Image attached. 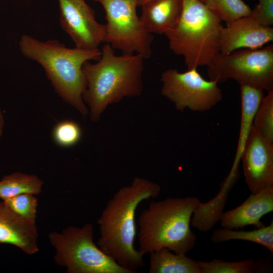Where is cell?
<instances>
[{
    "mask_svg": "<svg viewBox=\"0 0 273 273\" xmlns=\"http://www.w3.org/2000/svg\"><path fill=\"white\" fill-rule=\"evenodd\" d=\"M161 186L135 177L120 188L107 202L97 223L100 237L97 245L122 267L134 273L145 265L144 255L134 246L135 211L144 200L157 197Z\"/></svg>",
    "mask_w": 273,
    "mask_h": 273,
    "instance_id": "cell-1",
    "label": "cell"
},
{
    "mask_svg": "<svg viewBox=\"0 0 273 273\" xmlns=\"http://www.w3.org/2000/svg\"><path fill=\"white\" fill-rule=\"evenodd\" d=\"M113 49L106 43L97 63L87 61L83 65L86 88L82 97L93 121L99 119L108 105L140 96L142 91L145 58L138 54L117 56Z\"/></svg>",
    "mask_w": 273,
    "mask_h": 273,
    "instance_id": "cell-2",
    "label": "cell"
},
{
    "mask_svg": "<svg viewBox=\"0 0 273 273\" xmlns=\"http://www.w3.org/2000/svg\"><path fill=\"white\" fill-rule=\"evenodd\" d=\"M19 46L25 57L43 67L58 95L86 116L88 112L82 97L86 88L83 65L87 61H98L101 51L69 48L57 39L43 41L28 35L22 36Z\"/></svg>",
    "mask_w": 273,
    "mask_h": 273,
    "instance_id": "cell-3",
    "label": "cell"
},
{
    "mask_svg": "<svg viewBox=\"0 0 273 273\" xmlns=\"http://www.w3.org/2000/svg\"><path fill=\"white\" fill-rule=\"evenodd\" d=\"M200 202L194 196L152 201L139 217V251L144 256L166 248L186 255L196 244L191 221Z\"/></svg>",
    "mask_w": 273,
    "mask_h": 273,
    "instance_id": "cell-4",
    "label": "cell"
},
{
    "mask_svg": "<svg viewBox=\"0 0 273 273\" xmlns=\"http://www.w3.org/2000/svg\"><path fill=\"white\" fill-rule=\"evenodd\" d=\"M221 22L199 0H183L178 20L164 35L171 50L183 57L188 69L207 66L220 53Z\"/></svg>",
    "mask_w": 273,
    "mask_h": 273,
    "instance_id": "cell-5",
    "label": "cell"
},
{
    "mask_svg": "<svg viewBox=\"0 0 273 273\" xmlns=\"http://www.w3.org/2000/svg\"><path fill=\"white\" fill-rule=\"evenodd\" d=\"M56 250L55 261L68 273H134L117 263L94 241V226H70L49 235Z\"/></svg>",
    "mask_w": 273,
    "mask_h": 273,
    "instance_id": "cell-6",
    "label": "cell"
},
{
    "mask_svg": "<svg viewBox=\"0 0 273 273\" xmlns=\"http://www.w3.org/2000/svg\"><path fill=\"white\" fill-rule=\"evenodd\" d=\"M210 80L218 83L230 79L269 92L273 90V45L219 53L207 66Z\"/></svg>",
    "mask_w": 273,
    "mask_h": 273,
    "instance_id": "cell-7",
    "label": "cell"
},
{
    "mask_svg": "<svg viewBox=\"0 0 273 273\" xmlns=\"http://www.w3.org/2000/svg\"><path fill=\"white\" fill-rule=\"evenodd\" d=\"M106 13L104 42L123 54H138L145 59L152 54V34L144 26L136 12L138 0H94Z\"/></svg>",
    "mask_w": 273,
    "mask_h": 273,
    "instance_id": "cell-8",
    "label": "cell"
},
{
    "mask_svg": "<svg viewBox=\"0 0 273 273\" xmlns=\"http://www.w3.org/2000/svg\"><path fill=\"white\" fill-rule=\"evenodd\" d=\"M179 72L169 69L161 75V94L173 102L176 108L184 111L204 112L218 104L222 98L221 89L214 80L204 78L197 70Z\"/></svg>",
    "mask_w": 273,
    "mask_h": 273,
    "instance_id": "cell-9",
    "label": "cell"
},
{
    "mask_svg": "<svg viewBox=\"0 0 273 273\" xmlns=\"http://www.w3.org/2000/svg\"><path fill=\"white\" fill-rule=\"evenodd\" d=\"M60 22L75 47L96 50L104 42L106 28L96 20L94 11L84 0H58Z\"/></svg>",
    "mask_w": 273,
    "mask_h": 273,
    "instance_id": "cell-10",
    "label": "cell"
},
{
    "mask_svg": "<svg viewBox=\"0 0 273 273\" xmlns=\"http://www.w3.org/2000/svg\"><path fill=\"white\" fill-rule=\"evenodd\" d=\"M241 161L251 193L273 186V143L262 137L253 126Z\"/></svg>",
    "mask_w": 273,
    "mask_h": 273,
    "instance_id": "cell-11",
    "label": "cell"
},
{
    "mask_svg": "<svg viewBox=\"0 0 273 273\" xmlns=\"http://www.w3.org/2000/svg\"><path fill=\"white\" fill-rule=\"evenodd\" d=\"M272 40V27L262 26L249 16H245L222 27L219 37L220 53L228 54L242 49H259Z\"/></svg>",
    "mask_w": 273,
    "mask_h": 273,
    "instance_id": "cell-12",
    "label": "cell"
},
{
    "mask_svg": "<svg viewBox=\"0 0 273 273\" xmlns=\"http://www.w3.org/2000/svg\"><path fill=\"white\" fill-rule=\"evenodd\" d=\"M273 211V186L256 193H251L241 205L222 212L219 221L223 228L239 229L253 225L257 228L264 226L261 218Z\"/></svg>",
    "mask_w": 273,
    "mask_h": 273,
    "instance_id": "cell-13",
    "label": "cell"
},
{
    "mask_svg": "<svg viewBox=\"0 0 273 273\" xmlns=\"http://www.w3.org/2000/svg\"><path fill=\"white\" fill-rule=\"evenodd\" d=\"M35 222L21 219L0 202V243L13 245L32 255L38 251Z\"/></svg>",
    "mask_w": 273,
    "mask_h": 273,
    "instance_id": "cell-14",
    "label": "cell"
},
{
    "mask_svg": "<svg viewBox=\"0 0 273 273\" xmlns=\"http://www.w3.org/2000/svg\"><path fill=\"white\" fill-rule=\"evenodd\" d=\"M183 0H151L142 7L140 20L149 33L164 34L178 20Z\"/></svg>",
    "mask_w": 273,
    "mask_h": 273,
    "instance_id": "cell-15",
    "label": "cell"
},
{
    "mask_svg": "<svg viewBox=\"0 0 273 273\" xmlns=\"http://www.w3.org/2000/svg\"><path fill=\"white\" fill-rule=\"evenodd\" d=\"M241 117L238 146L233 166L228 176L238 177L239 164L251 130L256 111L264 97L263 90L247 85H240Z\"/></svg>",
    "mask_w": 273,
    "mask_h": 273,
    "instance_id": "cell-16",
    "label": "cell"
},
{
    "mask_svg": "<svg viewBox=\"0 0 273 273\" xmlns=\"http://www.w3.org/2000/svg\"><path fill=\"white\" fill-rule=\"evenodd\" d=\"M149 273H201L197 261L161 248L149 253Z\"/></svg>",
    "mask_w": 273,
    "mask_h": 273,
    "instance_id": "cell-17",
    "label": "cell"
},
{
    "mask_svg": "<svg viewBox=\"0 0 273 273\" xmlns=\"http://www.w3.org/2000/svg\"><path fill=\"white\" fill-rule=\"evenodd\" d=\"M214 244L238 240L251 242L266 248L273 254V221L267 226H263L251 231H236L229 229L215 230L211 236Z\"/></svg>",
    "mask_w": 273,
    "mask_h": 273,
    "instance_id": "cell-18",
    "label": "cell"
},
{
    "mask_svg": "<svg viewBox=\"0 0 273 273\" xmlns=\"http://www.w3.org/2000/svg\"><path fill=\"white\" fill-rule=\"evenodd\" d=\"M42 184V180L33 174L15 172L5 175L0 180V198L4 201L23 194L38 195Z\"/></svg>",
    "mask_w": 273,
    "mask_h": 273,
    "instance_id": "cell-19",
    "label": "cell"
},
{
    "mask_svg": "<svg viewBox=\"0 0 273 273\" xmlns=\"http://www.w3.org/2000/svg\"><path fill=\"white\" fill-rule=\"evenodd\" d=\"M201 273H252L266 270L263 262L248 259L240 261H226L214 259L210 261H197Z\"/></svg>",
    "mask_w": 273,
    "mask_h": 273,
    "instance_id": "cell-20",
    "label": "cell"
},
{
    "mask_svg": "<svg viewBox=\"0 0 273 273\" xmlns=\"http://www.w3.org/2000/svg\"><path fill=\"white\" fill-rule=\"evenodd\" d=\"M205 4L226 24L249 16L251 11L250 7L242 0H206Z\"/></svg>",
    "mask_w": 273,
    "mask_h": 273,
    "instance_id": "cell-21",
    "label": "cell"
},
{
    "mask_svg": "<svg viewBox=\"0 0 273 273\" xmlns=\"http://www.w3.org/2000/svg\"><path fill=\"white\" fill-rule=\"evenodd\" d=\"M252 126L262 137L273 143V90L263 97L255 114Z\"/></svg>",
    "mask_w": 273,
    "mask_h": 273,
    "instance_id": "cell-22",
    "label": "cell"
},
{
    "mask_svg": "<svg viewBox=\"0 0 273 273\" xmlns=\"http://www.w3.org/2000/svg\"><path fill=\"white\" fill-rule=\"evenodd\" d=\"M7 210L23 220L35 222L37 200L34 195L23 194L3 201Z\"/></svg>",
    "mask_w": 273,
    "mask_h": 273,
    "instance_id": "cell-23",
    "label": "cell"
},
{
    "mask_svg": "<svg viewBox=\"0 0 273 273\" xmlns=\"http://www.w3.org/2000/svg\"><path fill=\"white\" fill-rule=\"evenodd\" d=\"M53 136L58 145L68 147L75 145L79 141L81 136V130L75 122L64 120L55 126Z\"/></svg>",
    "mask_w": 273,
    "mask_h": 273,
    "instance_id": "cell-24",
    "label": "cell"
},
{
    "mask_svg": "<svg viewBox=\"0 0 273 273\" xmlns=\"http://www.w3.org/2000/svg\"><path fill=\"white\" fill-rule=\"evenodd\" d=\"M249 15L259 24L272 27L273 25V0H258Z\"/></svg>",
    "mask_w": 273,
    "mask_h": 273,
    "instance_id": "cell-25",
    "label": "cell"
},
{
    "mask_svg": "<svg viewBox=\"0 0 273 273\" xmlns=\"http://www.w3.org/2000/svg\"><path fill=\"white\" fill-rule=\"evenodd\" d=\"M4 126V117L3 113L0 109V139L2 135Z\"/></svg>",
    "mask_w": 273,
    "mask_h": 273,
    "instance_id": "cell-26",
    "label": "cell"
},
{
    "mask_svg": "<svg viewBox=\"0 0 273 273\" xmlns=\"http://www.w3.org/2000/svg\"><path fill=\"white\" fill-rule=\"evenodd\" d=\"M151 0H138V6L141 7L143 5Z\"/></svg>",
    "mask_w": 273,
    "mask_h": 273,
    "instance_id": "cell-27",
    "label": "cell"
},
{
    "mask_svg": "<svg viewBox=\"0 0 273 273\" xmlns=\"http://www.w3.org/2000/svg\"><path fill=\"white\" fill-rule=\"evenodd\" d=\"M200 1H201V2L203 3H205V2H206V0H199Z\"/></svg>",
    "mask_w": 273,
    "mask_h": 273,
    "instance_id": "cell-28",
    "label": "cell"
}]
</instances>
